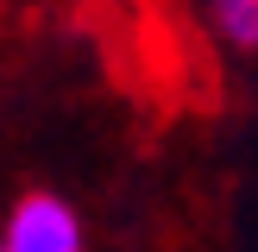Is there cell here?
<instances>
[{
    "mask_svg": "<svg viewBox=\"0 0 258 252\" xmlns=\"http://www.w3.org/2000/svg\"><path fill=\"white\" fill-rule=\"evenodd\" d=\"M0 252H7V246H0Z\"/></svg>",
    "mask_w": 258,
    "mask_h": 252,
    "instance_id": "3957f363",
    "label": "cell"
},
{
    "mask_svg": "<svg viewBox=\"0 0 258 252\" xmlns=\"http://www.w3.org/2000/svg\"><path fill=\"white\" fill-rule=\"evenodd\" d=\"M7 252H88V227L57 189H25L7 208Z\"/></svg>",
    "mask_w": 258,
    "mask_h": 252,
    "instance_id": "6da1fadb",
    "label": "cell"
},
{
    "mask_svg": "<svg viewBox=\"0 0 258 252\" xmlns=\"http://www.w3.org/2000/svg\"><path fill=\"white\" fill-rule=\"evenodd\" d=\"M208 19L221 32V44L258 50V0H208Z\"/></svg>",
    "mask_w": 258,
    "mask_h": 252,
    "instance_id": "7a4b0ae2",
    "label": "cell"
}]
</instances>
